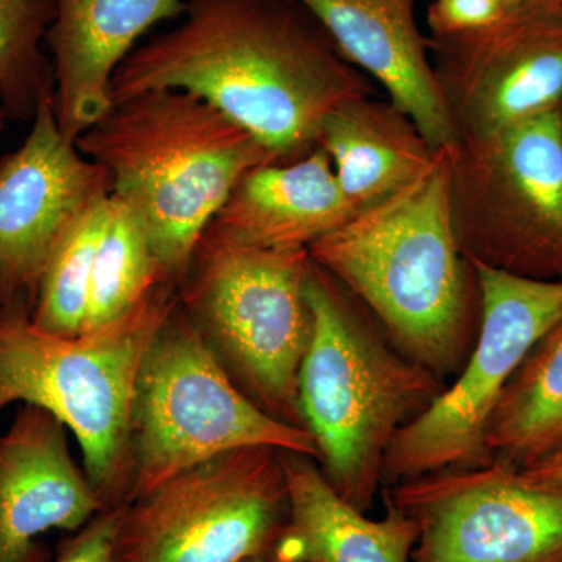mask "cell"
<instances>
[{
	"label": "cell",
	"mask_w": 562,
	"mask_h": 562,
	"mask_svg": "<svg viewBox=\"0 0 562 562\" xmlns=\"http://www.w3.org/2000/svg\"><path fill=\"white\" fill-rule=\"evenodd\" d=\"M450 177V147L438 149L413 180L308 247L322 271L360 295L409 360L436 376L468 350Z\"/></svg>",
	"instance_id": "3957f363"
},
{
	"label": "cell",
	"mask_w": 562,
	"mask_h": 562,
	"mask_svg": "<svg viewBox=\"0 0 562 562\" xmlns=\"http://www.w3.org/2000/svg\"><path fill=\"white\" fill-rule=\"evenodd\" d=\"M464 49L492 135L553 110L562 98V0H531L484 31L452 36Z\"/></svg>",
	"instance_id": "9a60e30c"
},
{
	"label": "cell",
	"mask_w": 562,
	"mask_h": 562,
	"mask_svg": "<svg viewBox=\"0 0 562 562\" xmlns=\"http://www.w3.org/2000/svg\"><path fill=\"white\" fill-rule=\"evenodd\" d=\"M109 198L88 211L52 255L32 313L41 330L66 338L83 335Z\"/></svg>",
	"instance_id": "603a6c76"
},
{
	"label": "cell",
	"mask_w": 562,
	"mask_h": 562,
	"mask_svg": "<svg viewBox=\"0 0 562 562\" xmlns=\"http://www.w3.org/2000/svg\"><path fill=\"white\" fill-rule=\"evenodd\" d=\"M161 283L171 281L155 258L143 221L127 203L110 194L83 333L101 330L127 316Z\"/></svg>",
	"instance_id": "ffe728a7"
},
{
	"label": "cell",
	"mask_w": 562,
	"mask_h": 562,
	"mask_svg": "<svg viewBox=\"0 0 562 562\" xmlns=\"http://www.w3.org/2000/svg\"><path fill=\"white\" fill-rule=\"evenodd\" d=\"M181 21L125 58L111 101L150 90L191 92L280 161L317 143L351 80L295 0H187Z\"/></svg>",
	"instance_id": "6da1fadb"
},
{
	"label": "cell",
	"mask_w": 562,
	"mask_h": 562,
	"mask_svg": "<svg viewBox=\"0 0 562 562\" xmlns=\"http://www.w3.org/2000/svg\"><path fill=\"white\" fill-rule=\"evenodd\" d=\"M339 47L390 91L430 146L447 149L454 133L414 16V0H295Z\"/></svg>",
	"instance_id": "5bb4252c"
},
{
	"label": "cell",
	"mask_w": 562,
	"mask_h": 562,
	"mask_svg": "<svg viewBox=\"0 0 562 562\" xmlns=\"http://www.w3.org/2000/svg\"><path fill=\"white\" fill-rule=\"evenodd\" d=\"M31 122L24 143L0 157V301L35 308L52 255L109 198L111 179L63 135L54 91L41 98Z\"/></svg>",
	"instance_id": "8fae6325"
},
{
	"label": "cell",
	"mask_w": 562,
	"mask_h": 562,
	"mask_svg": "<svg viewBox=\"0 0 562 562\" xmlns=\"http://www.w3.org/2000/svg\"><path fill=\"white\" fill-rule=\"evenodd\" d=\"M505 9H516V7L525 5V3L531 2V0H498Z\"/></svg>",
	"instance_id": "83f0119b"
},
{
	"label": "cell",
	"mask_w": 562,
	"mask_h": 562,
	"mask_svg": "<svg viewBox=\"0 0 562 562\" xmlns=\"http://www.w3.org/2000/svg\"><path fill=\"white\" fill-rule=\"evenodd\" d=\"M306 299L313 333L299 373L303 425L316 441L321 471L333 490L368 513L395 432L442 390L435 373L373 338L314 261Z\"/></svg>",
	"instance_id": "5b68a950"
},
{
	"label": "cell",
	"mask_w": 562,
	"mask_h": 562,
	"mask_svg": "<svg viewBox=\"0 0 562 562\" xmlns=\"http://www.w3.org/2000/svg\"><path fill=\"white\" fill-rule=\"evenodd\" d=\"M177 302L179 288L161 283L109 327L66 338L41 330L31 303L0 301V412L21 402L58 417L79 441L85 472L106 512L132 501L133 384Z\"/></svg>",
	"instance_id": "277c9868"
},
{
	"label": "cell",
	"mask_w": 562,
	"mask_h": 562,
	"mask_svg": "<svg viewBox=\"0 0 562 562\" xmlns=\"http://www.w3.org/2000/svg\"><path fill=\"white\" fill-rule=\"evenodd\" d=\"M312 262L308 249H257L203 233L179 286L181 308L233 383L273 419L299 428Z\"/></svg>",
	"instance_id": "8992f818"
},
{
	"label": "cell",
	"mask_w": 562,
	"mask_h": 562,
	"mask_svg": "<svg viewBox=\"0 0 562 562\" xmlns=\"http://www.w3.org/2000/svg\"><path fill=\"white\" fill-rule=\"evenodd\" d=\"M498 136L503 171L547 243L562 251V117L557 110L536 114Z\"/></svg>",
	"instance_id": "44dd1931"
},
{
	"label": "cell",
	"mask_w": 562,
	"mask_h": 562,
	"mask_svg": "<svg viewBox=\"0 0 562 562\" xmlns=\"http://www.w3.org/2000/svg\"><path fill=\"white\" fill-rule=\"evenodd\" d=\"M76 146L110 173L111 194L138 214L166 280L177 288L244 173L280 162L216 106L181 90L113 102Z\"/></svg>",
	"instance_id": "7a4b0ae2"
},
{
	"label": "cell",
	"mask_w": 562,
	"mask_h": 562,
	"mask_svg": "<svg viewBox=\"0 0 562 562\" xmlns=\"http://www.w3.org/2000/svg\"><path fill=\"white\" fill-rule=\"evenodd\" d=\"M324 149L294 162H268L241 177L206 235L266 250H303L349 220Z\"/></svg>",
	"instance_id": "2e32d148"
},
{
	"label": "cell",
	"mask_w": 562,
	"mask_h": 562,
	"mask_svg": "<svg viewBox=\"0 0 562 562\" xmlns=\"http://www.w3.org/2000/svg\"><path fill=\"white\" fill-rule=\"evenodd\" d=\"M55 0H0V94L13 120L32 121L46 92L54 91L44 54Z\"/></svg>",
	"instance_id": "7402d4cb"
},
{
	"label": "cell",
	"mask_w": 562,
	"mask_h": 562,
	"mask_svg": "<svg viewBox=\"0 0 562 562\" xmlns=\"http://www.w3.org/2000/svg\"><path fill=\"white\" fill-rule=\"evenodd\" d=\"M416 524L412 562H562V487L501 460L391 484Z\"/></svg>",
	"instance_id": "30bf717a"
},
{
	"label": "cell",
	"mask_w": 562,
	"mask_h": 562,
	"mask_svg": "<svg viewBox=\"0 0 562 562\" xmlns=\"http://www.w3.org/2000/svg\"><path fill=\"white\" fill-rule=\"evenodd\" d=\"M187 0H55L47 32L54 105L63 135L74 140L102 120L111 80L144 33L179 20Z\"/></svg>",
	"instance_id": "4fadbf2b"
},
{
	"label": "cell",
	"mask_w": 562,
	"mask_h": 562,
	"mask_svg": "<svg viewBox=\"0 0 562 562\" xmlns=\"http://www.w3.org/2000/svg\"><path fill=\"white\" fill-rule=\"evenodd\" d=\"M482 291L479 339L457 382L395 432L383 464L391 484L492 461L486 427L506 384L562 321V280H541L475 260Z\"/></svg>",
	"instance_id": "9c48e42d"
},
{
	"label": "cell",
	"mask_w": 562,
	"mask_h": 562,
	"mask_svg": "<svg viewBox=\"0 0 562 562\" xmlns=\"http://www.w3.org/2000/svg\"><path fill=\"white\" fill-rule=\"evenodd\" d=\"M492 460L525 469L562 452V321L506 384L486 427Z\"/></svg>",
	"instance_id": "d6986e66"
},
{
	"label": "cell",
	"mask_w": 562,
	"mask_h": 562,
	"mask_svg": "<svg viewBox=\"0 0 562 562\" xmlns=\"http://www.w3.org/2000/svg\"><path fill=\"white\" fill-rule=\"evenodd\" d=\"M124 509V508H122ZM122 509L103 512L57 547L55 562H111L114 536L120 525Z\"/></svg>",
	"instance_id": "d4e9b609"
},
{
	"label": "cell",
	"mask_w": 562,
	"mask_h": 562,
	"mask_svg": "<svg viewBox=\"0 0 562 562\" xmlns=\"http://www.w3.org/2000/svg\"><path fill=\"white\" fill-rule=\"evenodd\" d=\"M525 475L552 486L562 487V452L522 469Z\"/></svg>",
	"instance_id": "484cf974"
},
{
	"label": "cell",
	"mask_w": 562,
	"mask_h": 562,
	"mask_svg": "<svg viewBox=\"0 0 562 562\" xmlns=\"http://www.w3.org/2000/svg\"><path fill=\"white\" fill-rule=\"evenodd\" d=\"M290 516L272 553L290 562H412V517L386 501L382 519L344 501L313 458L280 452Z\"/></svg>",
	"instance_id": "e0dca14e"
},
{
	"label": "cell",
	"mask_w": 562,
	"mask_h": 562,
	"mask_svg": "<svg viewBox=\"0 0 562 562\" xmlns=\"http://www.w3.org/2000/svg\"><path fill=\"white\" fill-rule=\"evenodd\" d=\"M128 427L132 501L180 472L246 447L321 460L312 432L273 419L233 383L180 301L140 360Z\"/></svg>",
	"instance_id": "52a82bcc"
},
{
	"label": "cell",
	"mask_w": 562,
	"mask_h": 562,
	"mask_svg": "<svg viewBox=\"0 0 562 562\" xmlns=\"http://www.w3.org/2000/svg\"><path fill=\"white\" fill-rule=\"evenodd\" d=\"M251 562H290V561L280 560V558H277L276 554L269 553L268 557H262V558H260V560L251 561Z\"/></svg>",
	"instance_id": "f1b7e54d"
},
{
	"label": "cell",
	"mask_w": 562,
	"mask_h": 562,
	"mask_svg": "<svg viewBox=\"0 0 562 562\" xmlns=\"http://www.w3.org/2000/svg\"><path fill=\"white\" fill-rule=\"evenodd\" d=\"M317 144L335 165L351 213L397 191L424 171L432 158L382 113L355 101L328 114Z\"/></svg>",
	"instance_id": "ac0fdd59"
},
{
	"label": "cell",
	"mask_w": 562,
	"mask_h": 562,
	"mask_svg": "<svg viewBox=\"0 0 562 562\" xmlns=\"http://www.w3.org/2000/svg\"><path fill=\"white\" fill-rule=\"evenodd\" d=\"M506 11L498 0H435L430 24L436 35L452 38L491 27Z\"/></svg>",
	"instance_id": "cb8c5ba5"
},
{
	"label": "cell",
	"mask_w": 562,
	"mask_h": 562,
	"mask_svg": "<svg viewBox=\"0 0 562 562\" xmlns=\"http://www.w3.org/2000/svg\"><path fill=\"white\" fill-rule=\"evenodd\" d=\"M101 512L69 452L68 427L46 409L22 405L0 432V562H50L41 536L80 530Z\"/></svg>",
	"instance_id": "7c38bea8"
},
{
	"label": "cell",
	"mask_w": 562,
	"mask_h": 562,
	"mask_svg": "<svg viewBox=\"0 0 562 562\" xmlns=\"http://www.w3.org/2000/svg\"><path fill=\"white\" fill-rule=\"evenodd\" d=\"M7 120H9V114H7L5 105H3L2 94H0V136H2Z\"/></svg>",
	"instance_id": "4316f807"
},
{
	"label": "cell",
	"mask_w": 562,
	"mask_h": 562,
	"mask_svg": "<svg viewBox=\"0 0 562 562\" xmlns=\"http://www.w3.org/2000/svg\"><path fill=\"white\" fill-rule=\"evenodd\" d=\"M281 450L246 447L180 472L122 509L111 562H251L290 516Z\"/></svg>",
	"instance_id": "ba28073f"
}]
</instances>
